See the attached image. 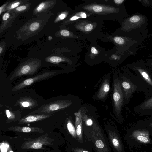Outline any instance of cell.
I'll use <instances>...</instances> for the list:
<instances>
[{
    "label": "cell",
    "instance_id": "obj_1",
    "mask_svg": "<svg viewBox=\"0 0 152 152\" xmlns=\"http://www.w3.org/2000/svg\"><path fill=\"white\" fill-rule=\"evenodd\" d=\"M75 9L85 11L102 21L119 20L129 15L124 4L117 6L113 0H86Z\"/></svg>",
    "mask_w": 152,
    "mask_h": 152
},
{
    "label": "cell",
    "instance_id": "obj_2",
    "mask_svg": "<svg viewBox=\"0 0 152 152\" xmlns=\"http://www.w3.org/2000/svg\"><path fill=\"white\" fill-rule=\"evenodd\" d=\"M103 21L93 16L80 19L71 24L69 28L72 32L81 38L88 39L94 42L102 36Z\"/></svg>",
    "mask_w": 152,
    "mask_h": 152
},
{
    "label": "cell",
    "instance_id": "obj_3",
    "mask_svg": "<svg viewBox=\"0 0 152 152\" xmlns=\"http://www.w3.org/2000/svg\"><path fill=\"white\" fill-rule=\"evenodd\" d=\"M148 19L143 14L135 13L119 20L120 27L117 33L129 34L143 35L146 38L148 34L147 25Z\"/></svg>",
    "mask_w": 152,
    "mask_h": 152
},
{
    "label": "cell",
    "instance_id": "obj_4",
    "mask_svg": "<svg viewBox=\"0 0 152 152\" xmlns=\"http://www.w3.org/2000/svg\"><path fill=\"white\" fill-rule=\"evenodd\" d=\"M124 70L120 82L125 103H128L136 92H143L145 99L148 98V91L140 79L129 69L126 68Z\"/></svg>",
    "mask_w": 152,
    "mask_h": 152
},
{
    "label": "cell",
    "instance_id": "obj_5",
    "mask_svg": "<svg viewBox=\"0 0 152 152\" xmlns=\"http://www.w3.org/2000/svg\"><path fill=\"white\" fill-rule=\"evenodd\" d=\"M125 68L133 71L142 81L148 91V97L152 95V70L146 62L142 59L138 60L128 64Z\"/></svg>",
    "mask_w": 152,
    "mask_h": 152
},
{
    "label": "cell",
    "instance_id": "obj_6",
    "mask_svg": "<svg viewBox=\"0 0 152 152\" xmlns=\"http://www.w3.org/2000/svg\"><path fill=\"white\" fill-rule=\"evenodd\" d=\"M41 61L37 58H31L22 63L11 75L10 80H12L24 75H32L38 70Z\"/></svg>",
    "mask_w": 152,
    "mask_h": 152
},
{
    "label": "cell",
    "instance_id": "obj_7",
    "mask_svg": "<svg viewBox=\"0 0 152 152\" xmlns=\"http://www.w3.org/2000/svg\"><path fill=\"white\" fill-rule=\"evenodd\" d=\"M20 148L24 150L40 149L43 146L53 145L54 140L50 138L48 134H45L34 139H26Z\"/></svg>",
    "mask_w": 152,
    "mask_h": 152
},
{
    "label": "cell",
    "instance_id": "obj_8",
    "mask_svg": "<svg viewBox=\"0 0 152 152\" xmlns=\"http://www.w3.org/2000/svg\"><path fill=\"white\" fill-rule=\"evenodd\" d=\"M56 71H51L45 72L35 76L32 77L24 80L15 86L12 91H16L31 85L33 83L40 80L46 79L54 76L56 74Z\"/></svg>",
    "mask_w": 152,
    "mask_h": 152
},
{
    "label": "cell",
    "instance_id": "obj_9",
    "mask_svg": "<svg viewBox=\"0 0 152 152\" xmlns=\"http://www.w3.org/2000/svg\"><path fill=\"white\" fill-rule=\"evenodd\" d=\"M133 110L140 115L149 116L152 118V95L135 106Z\"/></svg>",
    "mask_w": 152,
    "mask_h": 152
},
{
    "label": "cell",
    "instance_id": "obj_10",
    "mask_svg": "<svg viewBox=\"0 0 152 152\" xmlns=\"http://www.w3.org/2000/svg\"><path fill=\"white\" fill-rule=\"evenodd\" d=\"M113 97L117 114H120L124 98L120 81L118 80L115 84Z\"/></svg>",
    "mask_w": 152,
    "mask_h": 152
},
{
    "label": "cell",
    "instance_id": "obj_11",
    "mask_svg": "<svg viewBox=\"0 0 152 152\" xmlns=\"http://www.w3.org/2000/svg\"><path fill=\"white\" fill-rule=\"evenodd\" d=\"M74 10V12L63 22L62 23V26H66L75 23L80 19L87 18L92 16L91 14L85 11L76 9Z\"/></svg>",
    "mask_w": 152,
    "mask_h": 152
},
{
    "label": "cell",
    "instance_id": "obj_12",
    "mask_svg": "<svg viewBox=\"0 0 152 152\" xmlns=\"http://www.w3.org/2000/svg\"><path fill=\"white\" fill-rule=\"evenodd\" d=\"M65 101H58L53 102L45 105L38 110V113H49L65 108L69 105Z\"/></svg>",
    "mask_w": 152,
    "mask_h": 152
},
{
    "label": "cell",
    "instance_id": "obj_13",
    "mask_svg": "<svg viewBox=\"0 0 152 152\" xmlns=\"http://www.w3.org/2000/svg\"><path fill=\"white\" fill-rule=\"evenodd\" d=\"M56 3L55 0H47L40 3L34 9L33 14L40 15L48 11L54 7Z\"/></svg>",
    "mask_w": 152,
    "mask_h": 152
},
{
    "label": "cell",
    "instance_id": "obj_14",
    "mask_svg": "<svg viewBox=\"0 0 152 152\" xmlns=\"http://www.w3.org/2000/svg\"><path fill=\"white\" fill-rule=\"evenodd\" d=\"M149 135L148 130L141 129L133 131L132 137L140 142L148 144L150 143Z\"/></svg>",
    "mask_w": 152,
    "mask_h": 152
},
{
    "label": "cell",
    "instance_id": "obj_15",
    "mask_svg": "<svg viewBox=\"0 0 152 152\" xmlns=\"http://www.w3.org/2000/svg\"><path fill=\"white\" fill-rule=\"evenodd\" d=\"M18 15L12 12H7L4 14L0 27V33L10 26Z\"/></svg>",
    "mask_w": 152,
    "mask_h": 152
},
{
    "label": "cell",
    "instance_id": "obj_16",
    "mask_svg": "<svg viewBox=\"0 0 152 152\" xmlns=\"http://www.w3.org/2000/svg\"><path fill=\"white\" fill-rule=\"evenodd\" d=\"M102 48L94 42H92L89 47V50L86 56H89V58L93 59L99 56H106V52Z\"/></svg>",
    "mask_w": 152,
    "mask_h": 152
},
{
    "label": "cell",
    "instance_id": "obj_17",
    "mask_svg": "<svg viewBox=\"0 0 152 152\" xmlns=\"http://www.w3.org/2000/svg\"><path fill=\"white\" fill-rule=\"evenodd\" d=\"M9 130L23 133H43L45 131L42 128L30 127L12 126L8 128Z\"/></svg>",
    "mask_w": 152,
    "mask_h": 152
},
{
    "label": "cell",
    "instance_id": "obj_18",
    "mask_svg": "<svg viewBox=\"0 0 152 152\" xmlns=\"http://www.w3.org/2000/svg\"><path fill=\"white\" fill-rule=\"evenodd\" d=\"M50 115L45 114L29 115L21 118L18 123L21 124L34 122L46 119L50 117Z\"/></svg>",
    "mask_w": 152,
    "mask_h": 152
},
{
    "label": "cell",
    "instance_id": "obj_19",
    "mask_svg": "<svg viewBox=\"0 0 152 152\" xmlns=\"http://www.w3.org/2000/svg\"><path fill=\"white\" fill-rule=\"evenodd\" d=\"M42 24L39 20H35L32 21L28 24V26L26 25L22 27L20 29L21 32L24 31L26 30L28 33H34L39 31L42 26Z\"/></svg>",
    "mask_w": 152,
    "mask_h": 152
},
{
    "label": "cell",
    "instance_id": "obj_20",
    "mask_svg": "<svg viewBox=\"0 0 152 152\" xmlns=\"http://www.w3.org/2000/svg\"><path fill=\"white\" fill-rule=\"evenodd\" d=\"M28 1V0H17L10 2L7 5L6 11L7 12H11L18 7L21 5L23 4H25Z\"/></svg>",
    "mask_w": 152,
    "mask_h": 152
},
{
    "label": "cell",
    "instance_id": "obj_21",
    "mask_svg": "<svg viewBox=\"0 0 152 152\" xmlns=\"http://www.w3.org/2000/svg\"><path fill=\"white\" fill-rule=\"evenodd\" d=\"M46 61L55 64H58L59 63L67 61V59L64 57L58 56H49L45 58Z\"/></svg>",
    "mask_w": 152,
    "mask_h": 152
},
{
    "label": "cell",
    "instance_id": "obj_22",
    "mask_svg": "<svg viewBox=\"0 0 152 152\" xmlns=\"http://www.w3.org/2000/svg\"><path fill=\"white\" fill-rule=\"evenodd\" d=\"M75 114L76 115V133L77 135L79 136L81 134L82 127L81 115L80 111H79L77 113H75Z\"/></svg>",
    "mask_w": 152,
    "mask_h": 152
},
{
    "label": "cell",
    "instance_id": "obj_23",
    "mask_svg": "<svg viewBox=\"0 0 152 152\" xmlns=\"http://www.w3.org/2000/svg\"><path fill=\"white\" fill-rule=\"evenodd\" d=\"M31 5L30 3L28 2L18 7L11 12L19 15L28 10L30 9Z\"/></svg>",
    "mask_w": 152,
    "mask_h": 152
},
{
    "label": "cell",
    "instance_id": "obj_24",
    "mask_svg": "<svg viewBox=\"0 0 152 152\" xmlns=\"http://www.w3.org/2000/svg\"><path fill=\"white\" fill-rule=\"evenodd\" d=\"M70 10H66L61 12L55 19L54 23H56L59 21L65 20L69 16L73 13L70 14Z\"/></svg>",
    "mask_w": 152,
    "mask_h": 152
},
{
    "label": "cell",
    "instance_id": "obj_25",
    "mask_svg": "<svg viewBox=\"0 0 152 152\" xmlns=\"http://www.w3.org/2000/svg\"><path fill=\"white\" fill-rule=\"evenodd\" d=\"M67 128L69 132L74 137L76 136V131L72 123L69 121L67 124Z\"/></svg>",
    "mask_w": 152,
    "mask_h": 152
},
{
    "label": "cell",
    "instance_id": "obj_26",
    "mask_svg": "<svg viewBox=\"0 0 152 152\" xmlns=\"http://www.w3.org/2000/svg\"><path fill=\"white\" fill-rule=\"evenodd\" d=\"M21 105L23 107H28L32 105L33 103L29 100H25L20 102Z\"/></svg>",
    "mask_w": 152,
    "mask_h": 152
},
{
    "label": "cell",
    "instance_id": "obj_27",
    "mask_svg": "<svg viewBox=\"0 0 152 152\" xmlns=\"http://www.w3.org/2000/svg\"><path fill=\"white\" fill-rule=\"evenodd\" d=\"M138 1L144 7L152 6V0H138Z\"/></svg>",
    "mask_w": 152,
    "mask_h": 152
},
{
    "label": "cell",
    "instance_id": "obj_28",
    "mask_svg": "<svg viewBox=\"0 0 152 152\" xmlns=\"http://www.w3.org/2000/svg\"><path fill=\"white\" fill-rule=\"evenodd\" d=\"M112 142L114 146L118 149L121 150V147L119 140L116 138L113 139Z\"/></svg>",
    "mask_w": 152,
    "mask_h": 152
},
{
    "label": "cell",
    "instance_id": "obj_29",
    "mask_svg": "<svg viewBox=\"0 0 152 152\" xmlns=\"http://www.w3.org/2000/svg\"><path fill=\"white\" fill-rule=\"evenodd\" d=\"M5 113L7 117L9 119H14L15 118L14 114L10 111L8 110H6L5 111Z\"/></svg>",
    "mask_w": 152,
    "mask_h": 152
},
{
    "label": "cell",
    "instance_id": "obj_30",
    "mask_svg": "<svg viewBox=\"0 0 152 152\" xmlns=\"http://www.w3.org/2000/svg\"><path fill=\"white\" fill-rule=\"evenodd\" d=\"M110 90V86L109 85L107 84H105L102 88V91L100 94V95L101 94H102L103 93L104 94L108 92Z\"/></svg>",
    "mask_w": 152,
    "mask_h": 152
},
{
    "label": "cell",
    "instance_id": "obj_31",
    "mask_svg": "<svg viewBox=\"0 0 152 152\" xmlns=\"http://www.w3.org/2000/svg\"><path fill=\"white\" fill-rule=\"evenodd\" d=\"M10 2L9 1L7 2L0 7V15H1L3 12L6 11V7Z\"/></svg>",
    "mask_w": 152,
    "mask_h": 152
},
{
    "label": "cell",
    "instance_id": "obj_32",
    "mask_svg": "<svg viewBox=\"0 0 152 152\" xmlns=\"http://www.w3.org/2000/svg\"><path fill=\"white\" fill-rule=\"evenodd\" d=\"M96 146L99 148H101L104 147V144L102 141L100 140H97L95 143Z\"/></svg>",
    "mask_w": 152,
    "mask_h": 152
},
{
    "label": "cell",
    "instance_id": "obj_33",
    "mask_svg": "<svg viewBox=\"0 0 152 152\" xmlns=\"http://www.w3.org/2000/svg\"><path fill=\"white\" fill-rule=\"evenodd\" d=\"M5 46V42H3L0 43V55L1 56L3 53Z\"/></svg>",
    "mask_w": 152,
    "mask_h": 152
},
{
    "label": "cell",
    "instance_id": "obj_34",
    "mask_svg": "<svg viewBox=\"0 0 152 152\" xmlns=\"http://www.w3.org/2000/svg\"><path fill=\"white\" fill-rule=\"evenodd\" d=\"M115 4L117 6H120L123 4L126 0H113Z\"/></svg>",
    "mask_w": 152,
    "mask_h": 152
},
{
    "label": "cell",
    "instance_id": "obj_35",
    "mask_svg": "<svg viewBox=\"0 0 152 152\" xmlns=\"http://www.w3.org/2000/svg\"><path fill=\"white\" fill-rule=\"evenodd\" d=\"M146 63L148 66L152 70V58L148 59L146 61Z\"/></svg>",
    "mask_w": 152,
    "mask_h": 152
},
{
    "label": "cell",
    "instance_id": "obj_36",
    "mask_svg": "<svg viewBox=\"0 0 152 152\" xmlns=\"http://www.w3.org/2000/svg\"><path fill=\"white\" fill-rule=\"evenodd\" d=\"M92 124V121L91 119H88L87 121V124L88 126H91Z\"/></svg>",
    "mask_w": 152,
    "mask_h": 152
},
{
    "label": "cell",
    "instance_id": "obj_37",
    "mask_svg": "<svg viewBox=\"0 0 152 152\" xmlns=\"http://www.w3.org/2000/svg\"><path fill=\"white\" fill-rule=\"evenodd\" d=\"M76 152H89L88 151L81 150L80 149H76L75 150Z\"/></svg>",
    "mask_w": 152,
    "mask_h": 152
},
{
    "label": "cell",
    "instance_id": "obj_38",
    "mask_svg": "<svg viewBox=\"0 0 152 152\" xmlns=\"http://www.w3.org/2000/svg\"><path fill=\"white\" fill-rule=\"evenodd\" d=\"M148 125L150 127H151V129H152V121L149 123Z\"/></svg>",
    "mask_w": 152,
    "mask_h": 152
},
{
    "label": "cell",
    "instance_id": "obj_39",
    "mask_svg": "<svg viewBox=\"0 0 152 152\" xmlns=\"http://www.w3.org/2000/svg\"><path fill=\"white\" fill-rule=\"evenodd\" d=\"M52 39V37L51 36H50L48 37V39L49 41H50Z\"/></svg>",
    "mask_w": 152,
    "mask_h": 152
},
{
    "label": "cell",
    "instance_id": "obj_40",
    "mask_svg": "<svg viewBox=\"0 0 152 152\" xmlns=\"http://www.w3.org/2000/svg\"><path fill=\"white\" fill-rule=\"evenodd\" d=\"M9 152H14L12 150H10Z\"/></svg>",
    "mask_w": 152,
    "mask_h": 152
}]
</instances>
